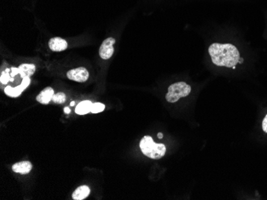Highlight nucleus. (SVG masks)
<instances>
[{"label":"nucleus","instance_id":"7ed1b4c3","mask_svg":"<svg viewBox=\"0 0 267 200\" xmlns=\"http://www.w3.org/2000/svg\"><path fill=\"white\" fill-rule=\"evenodd\" d=\"M191 92V87L186 82H176L170 86L166 99L170 103H175L182 98L188 96Z\"/></svg>","mask_w":267,"mask_h":200},{"label":"nucleus","instance_id":"a211bd4d","mask_svg":"<svg viewBox=\"0 0 267 200\" xmlns=\"http://www.w3.org/2000/svg\"><path fill=\"white\" fill-rule=\"evenodd\" d=\"M64 112H66V113H69L70 112V108L66 107V108H64Z\"/></svg>","mask_w":267,"mask_h":200},{"label":"nucleus","instance_id":"9d476101","mask_svg":"<svg viewBox=\"0 0 267 200\" xmlns=\"http://www.w3.org/2000/svg\"><path fill=\"white\" fill-rule=\"evenodd\" d=\"M18 68H19V75L23 79L25 78H30L31 75H33L36 70V67L34 64H22Z\"/></svg>","mask_w":267,"mask_h":200},{"label":"nucleus","instance_id":"ddd939ff","mask_svg":"<svg viewBox=\"0 0 267 200\" xmlns=\"http://www.w3.org/2000/svg\"><path fill=\"white\" fill-rule=\"evenodd\" d=\"M10 69H6V70H3V71L1 73V76H0V82L1 84L5 85L7 84L9 82H10Z\"/></svg>","mask_w":267,"mask_h":200},{"label":"nucleus","instance_id":"6e6552de","mask_svg":"<svg viewBox=\"0 0 267 200\" xmlns=\"http://www.w3.org/2000/svg\"><path fill=\"white\" fill-rule=\"evenodd\" d=\"M54 95V90L52 87H47L42 90L40 94L36 97V100L38 102L43 104H48L52 100Z\"/></svg>","mask_w":267,"mask_h":200},{"label":"nucleus","instance_id":"39448f33","mask_svg":"<svg viewBox=\"0 0 267 200\" xmlns=\"http://www.w3.org/2000/svg\"><path fill=\"white\" fill-rule=\"evenodd\" d=\"M89 72L84 67L75 68L69 70L67 74L68 79L77 82H85L88 80Z\"/></svg>","mask_w":267,"mask_h":200},{"label":"nucleus","instance_id":"423d86ee","mask_svg":"<svg viewBox=\"0 0 267 200\" xmlns=\"http://www.w3.org/2000/svg\"><path fill=\"white\" fill-rule=\"evenodd\" d=\"M31 83V78H25L21 82L20 86L17 87H11V86H6L4 89V93L10 98H18L20 96V94L28 87L29 85Z\"/></svg>","mask_w":267,"mask_h":200},{"label":"nucleus","instance_id":"f257e3e1","mask_svg":"<svg viewBox=\"0 0 267 200\" xmlns=\"http://www.w3.org/2000/svg\"><path fill=\"white\" fill-rule=\"evenodd\" d=\"M209 53L212 62L218 66L233 68L240 59L239 50L231 44L213 43L209 47Z\"/></svg>","mask_w":267,"mask_h":200},{"label":"nucleus","instance_id":"aec40b11","mask_svg":"<svg viewBox=\"0 0 267 200\" xmlns=\"http://www.w3.org/2000/svg\"><path fill=\"white\" fill-rule=\"evenodd\" d=\"M70 105H71V106H74V101H72V102L70 103Z\"/></svg>","mask_w":267,"mask_h":200},{"label":"nucleus","instance_id":"1a4fd4ad","mask_svg":"<svg viewBox=\"0 0 267 200\" xmlns=\"http://www.w3.org/2000/svg\"><path fill=\"white\" fill-rule=\"evenodd\" d=\"M33 168L32 163L30 161H22L14 163L12 166L13 172L15 173H19L21 175H26L31 172Z\"/></svg>","mask_w":267,"mask_h":200},{"label":"nucleus","instance_id":"6ab92c4d","mask_svg":"<svg viewBox=\"0 0 267 200\" xmlns=\"http://www.w3.org/2000/svg\"><path fill=\"white\" fill-rule=\"evenodd\" d=\"M162 137H163V136H162V133H158V138H159V139H162Z\"/></svg>","mask_w":267,"mask_h":200},{"label":"nucleus","instance_id":"f8f14e48","mask_svg":"<svg viewBox=\"0 0 267 200\" xmlns=\"http://www.w3.org/2000/svg\"><path fill=\"white\" fill-rule=\"evenodd\" d=\"M92 104V102L90 100H83L77 105L75 108V112L78 115L87 114L91 112Z\"/></svg>","mask_w":267,"mask_h":200},{"label":"nucleus","instance_id":"20e7f679","mask_svg":"<svg viewBox=\"0 0 267 200\" xmlns=\"http://www.w3.org/2000/svg\"><path fill=\"white\" fill-rule=\"evenodd\" d=\"M115 39L114 38H107L103 43L101 44L99 48V56L101 58L104 60L109 59L113 55L114 45H115Z\"/></svg>","mask_w":267,"mask_h":200},{"label":"nucleus","instance_id":"f3484780","mask_svg":"<svg viewBox=\"0 0 267 200\" xmlns=\"http://www.w3.org/2000/svg\"><path fill=\"white\" fill-rule=\"evenodd\" d=\"M263 130L267 133V115L265 116V118L263 121Z\"/></svg>","mask_w":267,"mask_h":200},{"label":"nucleus","instance_id":"4468645a","mask_svg":"<svg viewBox=\"0 0 267 200\" xmlns=\"http://www.w3.org/2000/svg\"><path fill=\"white\" fill-rule=\"evenodd\" d=\"M67 100V97L64 93L60 92L54 95L52 98V101L54 103H57V104H63Z\"/></svg>","mask_w":267,"mask_h":200},{"label":"nucleus","instance_id":"f03ea898","mask_svg":"<svg viewBox=\"0 0 267 200\" xmlns=\"http://www.w3.org/2000/svg\"><path fill=\"white\" fill-rule=\"evenodd\" d=\"M139 147L144 155L153 159L163 157L167 151V148L163 144L154 143L152 137L150 136H145L141 140Z\"/></svg>","mask_w":267,"mask_h":200},{"label":"nucleus","instance_id":"9b49d317","mask_svg":"<svg viewBox=\"0 0 267 200\" xmlns=\"http://www.w3.org/2000/svg\"><path fill=\"white\" fill-rule=\"evenodd\" d=\"M91 193V190L89 187L80 186L77 188L72 194V199L74 200H85L86 197H88L89 195Z\"/></svg>","mask_w":267,"mask_h":200},{"label":"nucleus","instance_id":"0eeeda50","mask_svg":"<svg viewBox=\"0 0 267 200\" xmlns=\"http://www.w3.org/2000/svg\"><path fill=\"white\" fill-rule=\"evenodd\" d=\"M50 49L54 52L64 51L67 48V42L62 38L56 37L50 39L49 43Z\"/></svg>","mask_w":267,"mask_h":200},{"label":"nucleus","instance_id":"dca6fc26","mask_svg":"<svg viewBox=\"0 0 267 200\" xmlns=\"http://www.w3.org/2000/svg\"><path fill=\"white\" fill-rule=\"evenodd\" d=\"M17 74H19V68L12 67L10 69V76H11V79L10 81L13 82L14 81V77Z\"/></svg>","mask_w":267,"mask_h":200},{"label":"nucleus","instance_id":"2eb2a0df","mask_svg":"<svg viewBox=\"0 0 267 200\" xmlns=\"http://www.w3.org/2000/svg\"><path fill=\"white\" fill-rule=\"evenodd\" d=\"M105 109V105L100 102L94 103L92 104L91 112L92 113H99V112H103Z\"/></svg>","mask_w":267,"mask_h":200}]
</instances>
